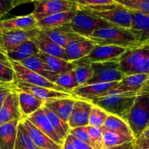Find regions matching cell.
I'll return each mask as SVG.
<instances>
[{
	"mask_svg": "<svg viewBox=\"0 0 149 149\" xmlns=\"http://www.w3.org/2000/svg\"><path fill=\"white\" fill-rule=\"evenodd\" d=\"M137 94L138 91L119 92L114 89L106 95L93 100L90 103L104 110L108 114L114 115L126 122Z\"/></svg>",
	"mask_w": 149,
	"mask_h": 149,
	"instance_id": "cell-1",
	"label": "cell"
},
{
	"mask_svg": "<svg viewBox=\"0 0 149 149\" xmlns=\"http://www.w3.org/2000/svg\"><path fill=\"white\" fill-rule=\"evenodd\" d=\"M135 139L148 127L149 122V80L138 91L126 121Z\"/></svg>",
	"mask_w": 149,
	"mask_h": 149,
	"instance_id": "cell-2",
	"label": "cell"
},
{
	"mask_svg": "<svg viewBox=\"0 0 149 149\" xmlns=\"http://www.w3.org/2000/svg\"><path fill=\"white\" fill-rule=\"evenodd\" d=\"M77 8L99 17L113 26L130 29L132 26V12L116 1L113 4Z\"/></svg>",
	"mask_w": 149,
	"mask_h": 149,
	"instance_id": "cell-3",
	"label": "cell"
},
{
	"mask_svg": "<svg viewBox=\"0 0 149 149\" xmlns=\"http://www.w3.org/2000/svg\"><path fill=\"white\" fill-rule=\"evenodd\" d=\"M88 39L94 42L95 45H116L127 49L141 45L130 29L113 26L97 29Z\"/></svg>",
	"mask_w": 149,
	"mask_h": 149,
	"instance_id": "cell-4",
	"label": "cell"
},
{
	"mask_svg": "<svg viewBox=\"0 0 149 149\" xmlns=\"http://www.w3.org/2000/svg\"><path fill=\"white\" fill-rule=\"evenodd\" d=\"M69 25L74 33L87 39L97 29L112 26L102 19L95 17L78 8Z\"/></svg>",
	"mask_w": 149,
	"mask_h": 149,
	"instance_id": "cell-5",
	"label": "cell"
},
{
	"mask_svg": "<svg viewBox=\"0 0 149 149\" xmlns=\"http://www.w3.org/2000/svg\"><path fill=\"white\" fill-rule=\"evenodd\" d=\"M119 59L90 64L93 75L85 84L120 81L125 74L119 70Z\"/></svg>",
	"mask_w": 149,
	"mask_h": 149,
	"instance_id": "cell-6",
	"label": "cell"
},
{
	"mask_svg": "<svg viewBox=\"0 0 149 149\" xmlns=\"http://www.w3.org/2000/svg\"><path fill=\"white\" fill-rule=\"evenodd\" d=\"M149 58V43L127 49L119 59V70L125 75L135 72Z\"/></svg>",
	"mask_w": 149,
	"mask_h": 149,
	"instance_id": "cell-7",
	"label": "cell"
},
{
	"mask_svg": "<svg viewBox=\"0 0 149 149\" xmlns=\"http://www.w3.org/2000/svg\"><path fill=\"white\" fill-rule=\"evenodd\" d=\"M34 10L32 15L36 21L47 16L77 10V5L72 0H33Z\"/></svg>",
	"mask_w": 149,
	"mask_h": 149,
	"instance_id": "cell-8",
	"label": "cell"
},
{
	"mask_svg": "<svg viewBox=\"0 0 149 149\" xmlns=\"http://www.w3.org/2000/svg\"><path fill=\"white\" fill-rule=\"evenodd\" d=\"M127 49L116 45H95L90 54L75 61L77 63L93 64L119 59Z\"/></svg>",
	"mask_w": 149,
	"mask_h": 149,
	"instance_id": "cell-9",
	"label": "cell"
},
{
	"mask_svg": "<svg viewBox=\"0 0 149 149\" xmlns=\"http://www.w3.org/2000/svg\"><path fill=\"white\" fill-rule=\"evenodd\" d=\"M10 63H11L12 67H13L15 73V81H23V82L28 83V84L39 86V87H47V88L52 89V90H58V91L70 93V92H68L64 90V89L61 88V87L55 84V83L51 82L50 81L47 79L46 78L43 77L42 76L39 75V74L35 73L34 71L26 68L23 65H21L20 63L10 61Z\"/></svg>",
	"mask_w": 149,
	"mask_h": 149,
	"instance_id": "cell-10",
	"label": "cell"
},
{
	"mask_svg": "<svg viewBox=\"0 0 149 149\" xmlns=\"http://www.w3.org/2000/svg\"><path fill=\"white\" fill-rule=\"evenodd\" d=\"M119 86V81L109 83H94L78 86L71 91L77 98L91 102L106 95L111 90Z\"/></svg>",
	"mask_w": 149,
	"mask_h": 149,
	"instance_id": "cell-11",
	"label": "cell"
},
{
	"mask_svg": "<svg viewBox=\"0 0 149 149\" xmlns=\"http://www.w3.org/2000/svg\"><path fill=\"white\" fill-rule=\"evenodd\" d=\"M13 90L15 91H23L33 95L35 97L41 99L44 102L55 98L64 97H76L72 93L58 91L52 89L33 85L20 81H15L13 84ZM77 98V97H76Z\"/></svg>",
	"mask_w": 149,
	"mask_h": 149,
	"instance_id": "cell-12",
	"label": "cell"
},
{
	"mask_svg": "<svg viewBox=\"0 0 149 149\" xmlns=\"http://www.w3.org/2000/svg\"><path fill=\"white\" fill-rule=\"evenodd\" d=\"M23 119L19 107L17 92L12 90L4 99L0 108V125Z\"/></svg>",
	"mask_w": 149,
	"mask_h": 149,
	"instance_id": "cell-13",
	"label": "cell"
},
{
	"mask_svg": "<svg viewBox=\"0 0 149 149\" xmlns=\"http://www.w3.org/2000/svg\"><path fill=\"white\" fill-rule=\"evenodd\" d=\"M93 107V104L90 102L82 99H76L68 122L70 129L88 126L90 111Z\"/></svg>",
	"mask_w": 149,
	"mask_h": 149,
	"instance_id": "cell-14",
	"label": "cell"
},
{
	"mask_svg": "<svg viewBox=\"0 0 149 149\" xmlns=\"http://www.w3.org/2000/svg\"><path fill=\"white\" fill-rule=\"evenodd\" d=\"M38 29L37 21L32 14L0 20V33L13 31H28Z\"/></svg>",
	"mask_w": 149,
	"mask_h": 149,
	"instance_id": "cell-15",
	"label": "cell"
},
{
	"mask_svg": "<svg viewBox=\"0 0 149 149\" xmlns=\"http://www.w3.org/2000/svg\"><path fill=\"white\" fill-rule=\"evenodd\" d=\"M31 41L36 45L40 52L67 61L65 48L53 42L39 29H37Z\"/></svg>",
	"mask_w": 149,
	"mask_h": 149,
	"instance_id": "cell-16",
	"label": "cell"
},
{
	"mask_svg": "<svg viewBox=\"0 0 149 149\" xmlns=\"http://www.w3.org/2000/svg\"><path fill=\"white\" fill-rule=\"evenodd\" d=\"M95 44L87 38L80 37L68 43L65 47L67 61L75 62L91 52Z\"/></svg>",
	"mask_w": 149,
	"mask_h": 149,
	"instance_id": "cell-17",
	"label": "cell"
},
{
	"mask_svg": "<svg viewBox=\"0 0 149 149\" xmlns=\"http://www.w3.org/2000/svg\"><path fill=\"white\" fill-rule=\"evenodd\" d=\"M26 132L37 148L42 149H62V146L54 142L45 133L39 130L28 119L21 120Z\"/></svg>",
	"mask_w": 149,
	"mask_h": 149,
	"instance_id": "cell-18",
	"label": "cell"
},
{
	"mask_svg": "<svg viewBox=\"0 0 149 149\" xmlns=\"http://www.w3.org/2000/svg\"><path fill=\"white\" fill-rule=\"evenodd\" d=\"M76 99V97L52 99L45 102L43 106L68 123Z\"/></svg>",
	"mask_w": 149,
	"mask_h": 149,
	"instance_id": "cell-19",
	"label": "cell"
},
{
	"mask_svg": "<svg viewBox=\"0 0 149 149\" xmlns=\"http://www.w3.org/2000/svg\"><path fill=\"white\" fill-rule=\"evenodd\" d=\"M26 119H29L35 127H36L39 130L42 131L45 135H47L54 142L63 146V141L60 139L56 132H55L49 119L45 114V112L43 111L42 108Z\"/></svg>",
	"mask_w": 149,
	"mask_h": 149,
	"instance_id": "cell-20",
	"label": "cell"
},
{
	"mask_svg": "<svg viewBox=\"0 0 149 149\" xmlns=\"http://www.w3.org/2000/svg\"><path fill=\"white\" fill-rule=\"evenodd\" d=\"M132 12L133 22L130 30L141 45L149 43V15Z\"/></svg>",
	"mask_w": 149,
	"mask_h": 149,
	"instance_id": "cell-21",
	"label": "cell"
},
{
	"mask_svg": "<svg viewBox=\"0 0 149 149\" xmlns=\"http://www.w3.org/2000/svg\"><path fill=\"white\" fill-rule=\"evenodd\" d=\"M41 31L49 39L63 48H65L66 45L72 41L82 37L73 31L69 23L55 29Z\"/></svg>",
	"mask_w": 149,
	"mask_h": 149,
	"instance_id": "cell-22",
	"label": "cell"
},
{
	"mask_svg": "<svg viewBox=\"0 0 149 149\" xmlns=\"http://www.w3.org/2000/svg\"><path fill=\"white\" fill-rule=\"evenodd\" d=\"M36 30L37 29L28 31H6L0 33V39H1L6 52L7 50L16 47L26 41L31 40L32 37L34 36Z\"/></svg>",
	"mask_w": 149,
	"mask_h": 149,
	"instance_id": "cell-23",
	"label": "cell"
},
{
	"mask_svg": "<svg viewBox=\"0 0 149 149\" xmlns=\"http://www.w3.org/2000/svg\"><path fill=\"white\" fill-rule=\"evenodd\" d=\"M18 96L19 107L23 119L29 117L42 107L45 102L33 95L23 91H16Z\"/></svg>",
	"mask_w": 149,
	"mask_h": 149,
	"instance_id": "cell-24",
	"label": "cell"
},
{
	"mask_svg": "<svg viewBox=\"0 0 149 149\" xmlns=\"http://www.w3.org/2000/svg\"><path fill=\"white\" fill-rule=\"evenodd\" d=\"M77 10L56 13L47 16L37 21L38 29L40 30L52 29L68 24L72 20Z\"/></svg>",
	"mask_w": 149,
	"mask_h": 149,
	"instance_id": "cell-25",
	"label": "cell"
},
{
	"mask_svg": "<svg viewBox=\"0 0 149 149\" xmlns=\"http://www.w3.org/2000/svg\"><path fill=\"white\" fill-rule=\"evenodd\" d=\"M40 52L39 48L32 41L23 42L13 49L7 51V56L10 61L21 62L32 56H36Z\"/></svg>",
	"mask_w": 149,
	"mask_h": 149,
	"instance_id": "cell-26",
	"label": "cell"
},
{
	"mask_svg": "<svg viewBox=\"0 0 149 149\" xmlns=\"http://www.w3.org/2000/svg\"><path fill=\"white\" fill-rule=\"evenodd\" d=\"M36 56L47 65L51 71L58 74L72 71L76 66V64L74 62H70L57 57L52 56L42 52H39Z\"/></svg>",
	"mask_w": 149,
	"mask_h": 149,
	"instance_id": "cell-27",
	"label": "cell"
},
{
	"mask_svg": "<svg viewBox=\"0 0 149 149\" xmlns=\"http://www.w3.org/2000/svg\"><path fill=\"white\" fill-rule=\"evenodd\" d=\"M21 65L26 68L34 71L36 74L42 76L46 78L51 82L55 83L59 74L54 73L49 70L47 65L43 62L41 59H39L37 56H32L24 61L20 62Z\"/></svg>",
	"mask_w": 149,
	"mask_h": 149,
	"instance_id": "cell-28",
	"label": "cell"
},
{
	"mask_svg": "<svg viewBox=\"0 0 149 149\" xmlns=\"http://www.w3.org/2000/svg\"><path fill=\"white\" fill-rule=\"evenodd\" d=\"M20 122L15 120L0 125V149H15L17 125Z\"/></svg>",
	"mask_w": 149,
	"mask_h": 149,
	"instance_id": "cell-29",
	"label": "cell"
},
{
	"mask_svg": "<svg viewBox=\"0 0 149 149\" xmlns=\"http://www.w3.org/2000/svg\"><path fill=\"white\" fill-rule=\"evenodd\" d=\"M149 80L146 74H126L120 81L116 90L119 92H137Z\"/></svg>",
	"mask_w": 149,
	"mask_h": 149,
	"instance_id": "cell-30",
	"label": "cell"
},
{
	"mask_svg": "<svg viewBox=\"0 0 149 149\" xmlns=\"http://www.w3.org/2000/svg\"><path fill=\"white\" fill-rule=\"evenodd\" d=\"M102 134H103V148L118 146L122 144L132 142L135 140L133 135L130 134H124L112 132V131L103 130H102Z\"/></svg>",
	"mask_w": 149,
	"mask_h": 149,
	"instance_id": "cell-31",
	"label": "cell"
},
{
	"mask_svg": "<svg viewBox=\"0 0 149 149\" xmlns=\"http://www.w3.org/2000/svg\"><path fill=\"white\" fill-rule=\"evenodd\" d=\"M42 109L49 119V122H50L51 125H52V127H53L54 130L56 132L58 136L59 137L61 141L64 142L67 135L69 133L70 127L68 126V124L63 121L61 118L58 117L56 114H55L50 110L47 109L45 106H42Z\"/></svg>",
	"mask_w": 149,
	"mask_h": 149,
	"instance_id": "cell-32",
	"label": "cell"
},
{
	"mask_svg": "<svg viewBox=\"0 0 149 149\" xmlns=\"http://www.w3.org/2000/svg\"><path fill=\"white\" fill-rule=\"evenodd\" d=\"M101 129L103 130L132 135L128 124L121 118L112 114H108L104 125L102 127Z\"/></svg>",
	"mask_w": 149,
	"mask_h": 149,
	"instance_id": "cell-33",
	"label": "cell"
},
{
	"mask_svg": "<svg viewBox=\"0 0 149 149\" xmlns=\"http://www.w3.org/2000/svg\"><path fill=\"white\" fill-rule=\"evenodd\" d=\"M76 66L74 69L76 81L78 86L85 84L93 75V70L90 64L74 62Z\"/></svg>",
	"mask_w": 149,
	"mask_h": 149,
	"instance_id": "cell-34",
	"label": "cell"
},
{
	"mask_svg": "<svg viewBox=\"0 0 149 149\" xmlns=\"http://www.w3.org/2000/svg\"><path fill=\"white\" fill-rule=\"evenodd\" d=\"M15 149H38L26 132L21 121L17 125Z\"/></svg>",
	"mask_w": 149,
	"mask_h": 149,
	"instance_id": "cell-35",
	"label": "cell"
},
{
	"mask_svg": "<svg viewBox=\"0 0 149 149\" xmlns=\"http://www.w3.org/2000/svg\"><path fill=\"white\" fill-rule=\"evenodd\" d=\"M130 11L149 15V0H114Z\"/></svg>",
	"mask_w": 149,
	"mask_h": 149,
	"instance_id": "cell-36",
	"label": "cell"
},
{
	"mask_svg": "<svg viewBox=\"0 0 149 149\" xmlns=\"http://www.w3.org/2000/svg\"><path fill=\"white\" fill-rule=\"evenodd\" d=\"M55 84L66 91L71 93L74 88L78 87V84L76 81L74 70L59 74Z\"/></svg>",
	"mask_w": 149,
	"mask_h": 149,
	"instance_id": "cell-37",
	"label": "cell"
},
{
	"mask_svg": "<svg viewBox=\"0 0 149 149\" xmlns=\"http://www.w3.org/2000/svg\"><path fill=\"white\" fill-rule=\"evenodd\" d=\"M108 113L104 110L93 105L89 118V125L101 128L104 125Z\"/></svg>",
	"mask_w": 149,
	"mask_h": 149,
	"instance_id": "cell-38",
	"label": "cell"
},
{
	"mask_svg": "<svg viewBox=\"0 0 149 149\" xmlns=\"http://www.w3.org/2000/svg\"><path fill=\"white\" fill-rule=\"evenodd\" d=\"M15 80V73L12 65L0 62V83L13 84Z\"/></svg>",
	"mask_w": 149,
	"mask_h": 149,
	"instance_id": "cell-39",
	"label": "cell"
},
{
	"mask_svg": "<svg viewBox=\"0 0 149 149\" xmlns=\"http://www.w3.org/2000/svg\"><path fill=\"white\" fill-rule=\"evenodd\" d=\"M88 131L89 135L93 143V148L94 149H102L103 148V134H102L101 128L95 127L93 126L86 127Z\"/></svg>",
	"mask_w": 149,
	"mask_h": 149,
	"instance_id": "cell-40",
	"label": "cell"
},
{
	"mask_svg": "<svg viewBox=\"0 0 149 149\" xmlns=\"http://www.w3.org/2000/svg\"><path fill=\"white\" fill-rule=\"evenodd\" d=\"M29 2V0H0V20L15 7Z\"/></svg>",
	"mask_w": 149,
	"mask_h": 149,
	"instance_id": "cell-41",
	"label": "cell"
},
{
	"mask_svg": "<svg viewBox=\"0 0 149 149\" xmlns=\"http://www.w3.org/2000/svg\"><path fill=\"white\" fill-rule=\"evenodd\" d=\"M70 135H73L74 138L86 143L87 144L90 145L93 147V143L90 139V137L89 135L88 131H87L86 127H76L73 129H70L69 133Z\"/></svg>",
	"mask_w": 149,
	"mask_h": 149,
	"instance_id": "cell-42",
	"label": "cell"
},
{
	"mask_svg": "<svg viewBox=\"0 0 149 149\" xmlns=\"http://www.w3.org/2000/svg\"><path fill=\"white\" fill-rule=\"evenodd\" d=\"M77 5V7H87L103 4H113L114 0H72Z\"/></svg>",
	"mask_w": 149,
	"mask_h": 149,
	"instance_id": "cell-43",
	"label": "cell"
},
{
	"mask_svg": "<svg viewBox=\"0 0 149 149\" xmlns=\"http://www.w3.org/2000/svg\"><path fill=\"white\" fill-rule=\"evenodd\" d=\"M66 138L72 143V145L74 146V148L76 149H94L93 147L90 146V145L83 142V141H80V140L77 139V138H74L73 135H70V134L67 135Z\"/></svg>",
	"mask_w": 149,
	"mask_h": 149,
	"instance_id": "cell-44",
	"label": "cell"
},
{
	"mask_svg": "<svg viewBox=\"0 0 149 149\" xmlns=\"http://www.w3.org/2000/svg\"><path fill=\"white\" fill-rule=\"evenodd\" d=\"M13 90V84H7L0 83V108L7 95Z\"/></svg>",
	"mask_w": 149,
	"mask_h": 149,
	"instance_id": "cell-45",
	"label": "cell"
},
{
	"mask_svg": "<svg viewBox=\"0 0 149 149\" xmlns=\"http://www.w3.org/2000/svg\"><path fill=\"white\" fill-rule=\"evenodd\" d=\"M134 149H149V138H138L134 140Z\"/></svg>",
	"mask_w": 149,
	"mask_h": 149,
	"instance_id": "cell-46",
	"label": "cell"
},
{
	"mask_svg": "<svg viewBox=\"0 0 149 149\" xmlns=\"http://www.w3.org/2000/svg\"><path fill=\"white\" fill-rule=\"evenodd\" d=\"M0 62L4 63L7 64V65H11L10 60L8 59V58L7 56L6 51L4 49V46H3L1 39H0Z\"/></svg>",
	"mask_w": 149,
	"mask_h": 149,
	"instance_id": "cell-47",
	"label": "cell"
},
{
	"mask_svg": "<svg viewBox=\"0 0 149 149\" xmlns=\"http://www.w3.org/2000/svg\"><path fill=\"white\" fill-rule=\"evenodd\" d=\"M133 143H134V141H132V142L127 143H125V144H122V145L118 146L110 147V148H103L102 149H130L132 146Z\"/></svg>",
	"mask_w": 149,
	"mask_h": 149,
	"instance_id": "cell-48",
	"label": "cell"
},
{
	"mask_svg": "<svg viewBox=\"0 0 149 149\" xmlns=\"http://www.w3.org/2000/svg\"><path fill=\"white\" fill-rule=\"evenodd\" d=\"M62 149H76V148H74V146L72 145V143H71L70 142L67 138H65V141H64L63 142V144Z\"/></svg>",
	"mask_w": 149,
	"mask_h": 149,
	"instance_id": "cell-49",
	"label": "cell"
},
{
	"mask_svg": "<svg viewBox=\"0 0 149 149\" xmlns=\"http://www.w3.org/2000/svg\"><path fill=\"white\" fill-rule=\"evenodd\" d=\"M138 138H149V127H147Z\"/></svg>",
	"mask_w": 149,
	"mask_h": 149,
	"instance_id": "cell-50",
	"label": "cell"
},
{
	"mask_svg": "<svg viewBox=\"0 0 149 149\" xmlns=\"http://www.w3.org/2000/svg\"><path fill=\"white\" fill-rule=\"evenodd\" d=\"M29 1H30V2H33V0H29Z\"/></svg>",
	"mask_w": 149,
	"mask_h": 149,
	"instance_id": "cell-51",
	"label": "cell"
},
{
	"mask_svg": "<svg viewBox=\"0 0 149 149\" xmlns=\"http://www.w3.org/2000/svg\"><path fill=\"white\" fill-rule=\"evenodd\" d=\"M130 149H134V147H133V145H132V147H131V148H130Z\"/></svg>",
	"mask_w": 149,
	"mask_h": 149,
	"instance_id": "cell-52",
	"label": "cell"
},
{
	"mask_svg": "<svg viewBox=\"0 0 149 149\" xmlns=\"http://www.w3.org/2000/svg\"><path fill=\"white\" fill-rule=\"evenodd\" d=\"M148 127H149V122H148Z\"/></svg>",
	"mask_w": 149,
	"mask_h": 149,
	"instance_id": "cell-53",
	"label": "cell"
},
{
	"mask_svg": "<svg viewBox=\"0 0 149 149\" xmlns=\"http://www.w3.org/2000/svg\"><path fill=\"white\" fill-rule=\"evenodd\" d=\"M38 149H42V148H38Z\"/></svg>",
	"mask_w": 149,
	"mask_h": 149,
	"instance_id": "cell-54",
	"label": "cell"
}]
</instances>
